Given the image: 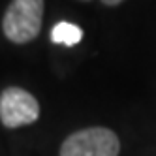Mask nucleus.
Segmentation results:
<instances>
[{"label": "nucleus", "instance_id": "obj_2", "mask_svg": "<svg viewBox=\"0 0 156 156\" xmlns=\"http://www.w3.org/2000/svg\"><path fill=\"white\" fill-rule=\"evenodd\" d=\"M120 141L117 133L104 126L83 128L64 139L60 156H119Z\"/></svg>", "mask_w": 156, "mask_h": 156}, {"label": "nucleus", "instance_id": "obj_5", "mask_svg": "<svg viewBox=\"0 0 156 156\" xmlns=\"http://www.w3.org/2000/svg\"><path fill=\"white\" fill-rule=\"evenodd\" d=\"M102 2H104L105 6H117V4L122 2V0H102Z\"/></svg>", "mask_w": 156, "mask_h": 156}, {"label": "nucleus", "instance_id": "obj_4", "mask_svg": "<svg viewBox=\"0 0 156 156\" xmlns=\"http://www.w3.org/2000/svg\"><path fill=\"white\" fill-rule=\"evenodd\" d=\"M51 40H53V43H60V45H66V47H73V45H77V43L83 40V30L77 25H73V23L60 21V23H57L53 27Z\"/></svg>", "mask_w": 156, "mask_h": 156}, {"label": "nucleus", "instance_id": "obj_1", "mask_svg": "<svg viewBox=\"0 0 156 156\" xmlns=\"http://www.w3.org/2000/svg\"><path fill=\"white\" fill-rule=\"evenodd\" d=\"M43 23V0H12L2 17V32L12 43L36 40Z\"/></svg>", "mask_w": 156, "mask_h": 156}, {"label": "nucleus", "instance_id": "obj_3", "mask_svg": "<svg viewBox=\"0 0 156 156\" xmlns=\"http://www.w3.org/2000/svg\"><path fill=\"white\" fill-rule=\"evenodd\" d=\"M40 117V104L28 90L21 87H6L0 92V122L15 130L34 124Z\"/></svg>", "mask_w": 156, "mask_h": 156}]
</instances>
